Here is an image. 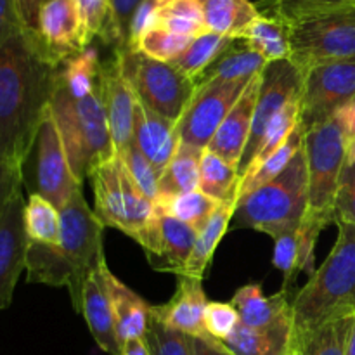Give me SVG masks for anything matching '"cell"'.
<instances>
[{"label": "cell", "instance_id": "1", "mask_svg": "<svg viewBox=\"0 0 355 355\" xmlns=\"http://www.w3.org/2000/svg\"><path fill=\"white\" fill-rule=\"evenodd\" d=\"M58 68L35 31L19 30L0 45V159L19 170L51 107Z\"/></svg>", "mask_w": 355, "mask_h": 355}, {"label": "cell", "instance_id": "2", "mask_svg": "<svg viewBox=\"0 0 355 355\" xmlns=\"http://www.w3.org/2000/svg\"><path fill=\"white\" fill-rule=\"evenodd\" d=\"M59 245H38L28 241L26 281L68 288L71 304L82 312L83 284L90 272L106 260L103 246L104 225L83 198L80 187L61 208Z\"/></svg>", "mask_w": 355, "mask_h": 355}, {"label": "cell", "instance_id": "3", "mask_svg": "<svg viewBox=\"0 0 355 355\" xmlns=\"http://www.w3.org/2000/svg\"><path fill=\"white\" fill-rule=\"evenodd\" d=\"M335 224L338 238L331 253L291 302L293 336L338 319H355V225Z\"/></svg>", "mask_w": 355, "mask_h": 355}, {"label": "cell", "instance_id": "4", "mask_svg": "<svg viewBox=\"0 0 355 355\" xmlns=\"http://www.w3.org/2000/svg\"><path fill=\"white\" fill-rule=\"evenodd\" d=\"M51 111L61 134L69 166L83 184L90 170L116 155L101 85L85 97H73L54 83Z\"/></svg>", "mask_w": 355, "mask_h": 355}, {"label": "cell", "instance_id": "5", "mask_svg": "<svg viewBox=\"0 0 355 355\" xmlns=\"http://www.w3.org/2000/svg\"><path fill=\"white\" fill-rule=\"evenodd\" d=\"M307 205V158L302 149L281 175L239 201L232 224L236 229H255L276 239L300 225Z\"/></svg>", "mask_w": 355, "mask_h": 355}, {"label": "cell", "instance_id": "6", "mask_svg": "<svg viewBox=\"0 0 355 355\" xmlns=\"http://www.w3.org/2000/svg\"><path fill=\"white\" fill-rule=\"evenodd\" d=\"M347 142L349 139L335 116L305 130L309 205L304 217L324 227L336 222L335 203L347 162Z\"/></svg>", "mask_w": 355, "mask_h": 355}, {"label": "cell", "instance_id": "7", "mask_svg": "<svg viewBox=\"0 0 355 355\" xmlns=\"http://www.w3.org/2000/svg\"><path fill=\"white\" fill-rule=\"evenodd\" d=\"M94 193V214L104 227L137 238L155 215V203L135 184L118 155L99 163L89 177Z\"/></svg>", "mask_w": 355, "mask_h": 355}, {"label": "cell", "instance_id": "8", "mask_svg": "<svg viewBox=\"0 0 355 355\" xmlns=\"http://www.w3.org/2000/svg\"><path fill=\"white\" fill-rule=\"evenodd\" d=\"M114 54L139 103L168 120L179 121L196 90L193 80L168 62L155 61L139 51L116 49Z\"/></svg>", "mask_w": 355, "mask_h": 355}, {"label": "cell", "instance_id": "9", "mask_svg": "<svg viewBox=\"0 0 355 355\" xmlns=\"http://www.w3.org/2000/svg\"><path fill=\"white\" fill-rule=\"evenodd\" d=\"M23 184H26L30 194H40L58 210H61L83 186L76 180L69 166L51 107L42 120L33 148L23 166Z\"/></svg>", "mask_w": 355, "mask_h": 355}, {"label": "cell", "instance_id": "10", "mask_svg": "<svg viewBox=\"0 0 355 355\" xmlns=\"http://www.w3.org/2000/svg\"><path fill=\"white\" fill-rule=\"evenodd\" d=\"M286 28L290 61L302 73L324 62L355 59V9Z\"/></svg>", "mask_w": 355, "mask_h": 355}, {"label": "cell", "instance_id": "11", "mask_svg": "<svg viewBox=\"0 0 355 355\" xmlns=\"http://www.w3.org/2000/svg\"><path fill=\"white\" fill-rule=\"evenodd\" d=\"M300 94V123L304 130L335 116L355 99V59L324 62L309 68Z\"/></svg>", "mask_w": 355, "mask_h": 355}, {"label": "cell", "instance_id": "12", "mask_svg": "<svg viewBox=\"0 0 355 355\" xmlns=\"http://www.w3.org/2000/svg\"><path fill=\"white\" fill-rule=\"evenodd\" d=\"M302 85H304V75L290 59L272 61L263 68L252 132H250L245 153H243V158L238 166L239 175L243 177L252 159L255 158L267 125L290 101L300 97Z\"/></svg>", "mask_w": 355, "mask_h": 355}, {"label": "cell", "instance_id": "13", "mask_svg": "<svg viewBox=\"0 0 355 355\" xmlns=\"http://www.w3.org/2000/svg\"><path fill=\"white\" fill-rule=\"evenodd\" d=\"M250 82L208 83L198 87L177 121L180 142L207 149L217 128L225 120Z\"/></svg>", "mask_w": 355, "mask_h": 355}, {"label": "cell", "instance_id": "14", "mask_svg": "<svg viewBox=\"0 0 355 355\" xmlns=\"http://www.w3.org/2000/svg\"><path fill=\"white\" fill-rule=\"evenodd\" d=\"M196 238L198 232L191 225L177 220L156 207L151 222L135 241L144 250L153 269L180 277L193 253Z\"/></svg>", "mask_w": 355, "mask_h": 355}, {"label": "cell", "instance_id": "15", "mask_svg": "<svg viewBox=\"0 0 355 355\" xmlns=\"http://www.w3.org/2000/svg\"><path fill=\"white\" fill-rule=\"evenodd\" d=\"M35 35L45 58L55 66L87 49L75 0H47L38 12Z\"/></svg>", "mask_w": 355, "mask_h": 355}, {"label": "cell", "instance_id": "16", "mask_svg": "<svg viewBox=\"0 0 355 355\" xmlns=\"http://www.w3.org/2000/svg\"><path fill=\"white\" fill-rule=\"evenodd\" d=\"M207 305L208 300L203 290V281L180 276L175 295L166 304L151 305L149 315L173 331L184 333L191 338L201 340L208 345L225 350V347L211 338L210 333L207 331L205 326Z\"/></svg>", "mask_w": 355, "mask_h": 355}, {"label": "cell", "instance_id": "17", "mask_svg": "<svg viewBox=\"0 0 355 355\" xmlns=\"http://www.w3.org/2000/svg\"><path fill=\"white\" fill-rule=\"evenodd\" d=\"M23 193L17 191L0 218V312L12 302L21 272L26 269L28 238L24 232Z\"/></svg>", "mask_w": 355, "mask_h": 355}, {"label": "cell", "instance_id": "18", "mask_svg": "<svg viewBox=\"0 0 355 355\" xmlns=\"http://www.w3.org/2000/svg\"><path fill=\"white\" fill-rule=\"evenodd\" d=\"M101 90H103V103L104 110H106L111 139H113L116 153H120L121 149H125L134 141V118L137 97L123 76L120 61H118V55L114 52L113 58L103 61Z\"/></svg>", "mask_w": 355, "mask_h": 355}, {"label": "cell", "instance_id": "19", "mask_svg": "<svg viewBox=\"0 0 355 355\" xmlns=\"http://www.w3.org/2000/svg\"><path fill=\"white\" fill-rule=\"evenodd\" d=\"M260 83H262V73L253 76L246 85L245 92L232 106L225 120L217 128L215 135L211 137L207 151L214 153L218 158L227 162L229 165L238 168L239 162L245 153L246 142H248L250 132H252L253 114H255L257 99H259Z\"/></svg>", "mask_w": 355, "mask_h": 355}, {"label": "cell", "instance_id": "20", "mask_svg": "<svg viewBox=\"0 0 355 355\" xmlns=\"http://www.w3.org/2000/svg\"><path fill=\"white\" fill-rule=\"evenodd\" d=\"M107 263L104 260L83 284L82 314L85 318L90 335L99 349L107 355H121V345L118 342L116 324H114L113 305L106 284Z\"/></svg>", "mask_w": 355, "mask_h": 355}, {"label": "cell", "instance_id": "21", "mask_svg": "<svg viewBox=\"0 0 355 355\" xmlns=\"http://www.w3.org/2000/svg\"><path fill=\"white\" fill-rule=\"evenodd\" d=\"M134 142L151 163L158 177H162L180 144L177 121L155 113L137 101L134 118Z\"/></svg>", "mask_w": 355, "mask_h": 355}, {"label": "cell", "instance_id": "22", "mask_svg": "<svg viewBox=\"0 0 355 355\" xmlns=\"http://www.w3.org/2000/svg\"><path fill=\"white\" fill-rule=\"evenodd\" d=\"M290 290H281L279 293L266 297L260 283H250L239 288L232 297L231 304L238 311L239 319L250 328H269L283 321L293 319L291 314Z\"/></svg>", "mask_w": 355, "mask_h": 355}, {"label": "cell", "instance_id": "23", "mask_svg": "<svg viewBox=\"0 0 355 355\" xmlns=\"http://www.w3.org/2000/svg\"><path fill=\"white\" fill-rule=\"evenodd\" d=\"M106 284L110 300L113 305L114 324H116L118 342L123 347L130 340H141L146 336L149 324V309L151 305L142 300L134 290L121 283L116 276L106 270Z\"/></svg>", "mask_w": 355, "mask_h": 355}, {"label": "cell", "instance_id": "24", "mask_svg": "<svg viewBox=\"0 0 355 355\" xmlns=\"http://www.w3.org/2000/svg\"><path fill=\"white\" fill-rule=\"evenodd\" d=\"M293 340V319L269 328H250L239 322L222 345L231 355H288Z\"/></svg>", "mask_w": 355, "mask_h": 355}, {"label": "cell", "instance_id": "25", "mask_svg": "<svg viewBox=\"0 0 355 355\" xmlns=\"http://www.w3.org/2000/svg\"><path fill=\"white\" fill-rule=\"evenodd\" d=\"M269 64L266 59L248 47L243 40H236L220 58L211 62L200 76L193 80L194 89L208 83L250 82Z\"/></svg>", "mask_w": 355, "mask_h": 355}, {"label": "cell", "instance_id": "26", "mask_svg": "<svg viewBox=\"0 0 355 355\" xmlns=\"http://www.w3.org/2000/svg\"><path fill=\"white\" fill-rule=\"evenodd\" d=\"M236 208H238V201L236 200L224 201V203L218 205L217 210L208 218L207 225L198 232L193 253H191L189 260H187L182 276L203 281L205 270L210 266L218 243L222 241V238L227 232L232 217L236 214Z\"/></svg>", "mask_w": 355, "mask_h": 355}, {"label": "cell", "instance_id": "27", "mask_svg": "<svg viewBox=\"0 0 355 355\" xmlns=\"http://www.w3.org/2000/svg\"><path fill=\"white\" fill-rule=\"evenodd\" d=\"M200 6L208 31L236 40L260 16L250 0H200Z\"/></svg>", "mask_w": 355, "mask_h": 355}, {"label": "cell", "instance_id": "28", "mask_svg": "<svg viewBox=\"0 0 355 355\" xmlns=\"http://www.w3.org/2000/svg\"><path fill=\"white\" fill-rule=\"evenodd\" d=\"M260 14L274 17L286 26L355 9V0H257Z\"/></svg>", "mask_w": 355, "mask_h": 355}, {"label": "cell", "instance_id": "29", "mask_svg": "<svg viewBox=\"0 0 355 355\" xmlns=\"http://www.w3.org/2000/svg\"><path fill=\"white\" fill-rule=\"evenodd\" d=\"M203 153L205 149L180 142L168 166L159 177L158 200L200 189V165Z\"/></svg>", "mask_w": 355, "mask_h": 355}, {"label": "cell", "instance_id": "30", "mask_svg": "<svg viewBox=\"0 0 355 355\" xmlns=\"http://www.w3.org/2000/svg\"><path fill=\"white\" fill-rule=\"evenodd\" d=\"M252 51L262 55L267 62L290 59V35L286 24L274 17L260 14L239 37Z\"/></svg>", "mask_w": 355, "mask_h": 355}, {"label": "cell", "instance_id": "31", "mask_svg": "<svg viewBox=\"0 0 355 355\" xmlns=\"http://www.w3.org/2000/svg\"><path fill=\"white\" fill-rule=\"evenodd\" d=\"M355 319H338L293 336L291 352L297 355H345Z\"/></svg>", "mask_w": 355, "mask_h": 355}, {"label": "cell", "instance_id": "32", "mask_svg": "<svg viewBox=\"0 0 355 355\" xmlns=\"http://www.w3.org/2000/svg\"><path fill=\"white\" fill-rule=\"evenodd\" d=\"M239 184H241V175H239L238 168L205 149L200 165L201 193L218 203L232 200L238 201Z\"/></svg>", "mask_w": 355, "mask_h": 355}, {"label": "cell", "instance_id": "33", "mask_svg": "<svg viewBox=\"0 0 355 355\" xmlns=\"http://www.w3.org/2000/svg\"><path fill=\"white\" fill-rule=\"evenodd\" d=\"M304 142L305 130L304 127H302V123H298V127L295 128L293 134L288 137V141L284 142L274 155H270L255 172L246 173V175L243 177L238 191V203L243 198L248 196L250 193H253L255 189L266 186L267 182H270V180L276 179L277 175H281V173L284 172V168L291 163V159L297 156V153L304 149Z\"/></svg>", "mask_w": 355, "mask_h": 355}, {"label": "cell", "instance_id": "34", "mask_svg": "<svg viewBox=\"0 0 355 355\" xmlns=\"http://www.w3.org/2000/svg\"><path fill=\"white\" fill-rule=\"evenodd\" d=\"M236 42V38L224 37V35L214 33V31H207V33L200 35V37L193 38L189 47L170 64L182 73L186 78L194 80L200 76L211 62L217 61L229 47Z\"/></svg>", "mask_w": 355, "mask_h": 355}, {"label": "cell", "instance_id": "35", "mask_svg": "<svg viewBox=\"0 0 355 355\" xmlns=\"http://www.w3.org/2000/svg\"><path fill=\"white\" fill-rule=\"evenodd\" d=\"M24 232L30 243L55 246L61 241V211L42 198L30 194L24 205Z\"/></svg>", "mask_w": 355, "mask_h": 355}, {"label": "cell", "instance_id": "36", "mask_svg": "<svg viewBox=\"0 0 355 355\" xmlns=\"http://www.w3.org/2000/svg\"><path fill=\"white\" fill-rule=\"evenodd\" d=\"M298 123H300V97L290 101V103L270 120L266 132H263L259 151H257L255 158L252 159V163L248 165L246 172L243 173V177H245L246 173L255 172L270 155H274V153L288 141V137L293 134V130L298 127Z\"/></svg>", "mask_w": 355, "mask_h": 355}, {"label": "cell", "instance_id": "37", "mask_svg": "<svg viewBox=\"0 0 355 355\" xmlns=\"http://www.w3.org/2000/svg\"><path fill=\"white\" fill-rule=\"evenodd\" d=\"M155 205L162 211L172 215L173 218L191 225L194 231L200 232L207 225L208 218L211 217V214L217 210V207L220 203L208 198L207 194H203L198 189L193 191V193L162 198Z\"/></svg>", "mask_w": 355, "mask_h": 355}, {"label": "cell", "instance_id": "38", "mask_svg": "<svg viewBox=\"0 0 355 355\" xmlns=\"http://www.w3.org/2000/svg\"><path fill=\"white\" fill-rule=\"evenodd\" d=\"M156 26L191 38L208 31L200 0H166L159 9Z\"/></svg>", "mask_w": 355, "mask_h": 355}, {"label": "cell", "instance_id": "39", "mask_svg": "<svg viewBox=\"0 0 355 355\" xmlns=\"http://www.w3.org/2000/svg\"><path fill=\"white\" fill-rule=\"evenodd\" d=\"M82 24L83 42L89 47L94 38H99L104 45L114 49L113 14L110 0H75Z\"/></svg>", "mask_w": 355, "mask_h": 355}, {"label": "cell", "instance_id": "40", "mask_svg": "<svg viewBox=\"0 0 355 355\" xmlns=\"http://www.w3.org/2000/svg\"><path fill=\"white\" fill-rule=\"evenodd\" d=\"M191 42H193L191 37H184V35H177L155 26L141 38L137 51L148 55V58L155 59V61L168 62L170 64L189 47Z\"/></svg>", "mask_w": 355, "mask_h": 355}, {"label": "cell", "instance_id": "41", "mask_svg": "<svg viewBox=\"0 0 355 355\" xmlns=\"http://www.w3.org/2000/svg\"><path fill=\"white\" fill-rule=\"evenodd\" d=\"M144 340L151 355H194L191 336L166 328L151 315Z\"/></svg>", "mask_w": 355, "mask_h": 355}, {"label": "cell", "instance_id": "42", "mask_svg": "<svg viewBox=\"0 0 355 355\" xmlns=\"http://www.w3.org/2000/svg\"><path fill=\"white\" fill-rule=\"evenodd\" d=\"M121 158V162L127 166L128 173L132 175V179L135 180L139 187H141L142 193L156 203L159 196V177L158 173L155 172L151 163L148 162L144 155L141 153V149L137 148L134 141L127 146L125 149H121L120 153H116Z\"/></svg>", "mask_w": 355, "mask_h": 355}, {"label": "cell", "instance_id": "43", "mask_svg": "<svg viewBox=\"0 0 355 355\" xmlns=\"http://www.w3.org/2000/svg\"><path fill=\"white\" fill-rule=\"evenodd\" d=\"M298 227L290 229L274 239L272 263L276 269L283 272V290H290L293 286L300 270V246H298Z\"/></svg>", "mask_w": 355, "mask_h": 355}, {"label": "cell", "instance_id": "44", "mask_svg": "<svg viewBox=\"0 0 355 355\" xmlns=\"http://www.w3.org/2000/svg\"><path fill=\"white\" fill-rule=\"evenodd\" d=\"M239 322L241 319L234 305L225 302H208L205 311V326L211 338L217 340L218 343H224L234 333Z\"/></svg>", "mask_w": 355, "mask_h": 355}, {"label": "cell", "instance_id": "45", "mask_svg": "<svg viewBox=\"0 0 355 355\" xmlns=\"http://www.w3.org/2000/svg\"><path fill=\"white\" fill-rule=\"evenodd\" d=\"M166 0H142L141 6L135 9L134 16H132L130 26H128V37H127V47L128 51H137V45L141 38L148 33L151 28L156 26L158 21V14L162 6Z\"/></svg>", "mask_w": 355, "mask_h": 355}, {"label": "cell", "instance_id": "46", "mask_svg": "<svg viewBox=\"0 0 355 355\" xmlns=\"http://www.w3.org/2000/svg\"><path fill=\"white\" fill-rule=\"evenodd\" d=\"M336 220L355 225V163L345 162L335 203Z\"/></svg>", "mask_w": 355, "mask_h": 355}, {"label": "cell", "instance_id": "47", "mask_svg": "<svg viewBox=\"0 0 355 355\" xmlns=\"http://www.w3.org/2000/svg\"><path fill=\"white\" fill-rule=\"evenodd\" d=\"M111 2V14H113V37H114V49L127 47L128 26H130L132 16L135 9L141 6L142 0H110Z\"/></svg>", "mask_w": 355, "mask_h": 355}, {"label": "cell", "instance_id": "48", "mask_svg": "<svg viewBox=\"0 0 355 355\" xmlns=\"http://www.w3.org/2000/svg\"><path fill=\"white\" fill-rule=\"evenodd\" d=\"M23 187V170L0 159V218L14 194Z\"/></svg>", "mask_w": 355, "mask_h": 355}, {"label": "cell", "instance_id": "49", "mask_svg": "<svg viewBox=\"0 0 355 355\" xmlns=\"http://www.w3.org/2000/svg\"><path fill=\"white\" fill-rule=\"evenodd\" d=\"M19 30L23 26L17 16L16 0H0V45Z\"/></svg>", "mask_w": 355, "mask_h": 355}, {"label": "cell", "instance_id": "50", "mask_svg": "<svg viewBox=\"0 0 355 355\" xmlns=\"http://www.w3.org/2000/svg\"><path fill=\"white\" fill-rule=\"evenodd\" d=\"M47 0H16L17 16H19L21 26L26 31L37 30L38 12Z\"/></svg>", "mask_w": 355, "mask_h": 355}, {"label": "cell", "instance_id": "51", "mask_svg": "<svg viewBox=\"0 0 355 355\" xmlns=\"http://www.w3.org/2000/svg\"><path fill=\"white\" fill-rule=\"evenodd\" d=\"M335 120L338 121L340 127L345 132L347 139L354 137L355 135V99L347 103L345 106L340 107L335 113Z\"/></svg>", "mask_w": 355, "mask_h": 355}, {"label": "cell", "instance_id": "52", "mask_svg": "<svg viewBox=\"0 0 355 355\" xmlns=\"http://www.w3.org/2000/svg\"><path fill=\"white\" fill-rule=\"evenodd\" d=\"M121 355H151L149 354L148 345H146V340H130V342L125 343L121 347Z\"/></svg>", "mask_w": 355, "mask_h": 355}, {"label": "cell", "instance_id": "53", "mask_svg": "<svg viewBox=\"0 0 355 355\" xmlns=\"http://www.w3.org/2000/svg\"><path fill=\"white\" fill-rule=\"evenodd\" d=\"M193 350H194V355H231L227 350L211 347L208 345V343L201 342V340H196V338H193Z\"/></svg>", "mask_w": 355, "mask_h": 355}, {"label": "cell", "instance_id": "54", "mask_svg": "<svg viewBox=\"0 0 355 355\" xmlns=\"http://www.w3.org/2000/svg\"><path fill=\"white\" fill-rule=\"evenodd\" d=\"M347 162L355 163V135L347 142Z\"/></svg>", "mask_w": 355, "mask_h": 355}, {"label": "cell", "instance_id": "55", "mask_svg": "<svg viewBox=\"0 0 355 355\" xmlns=\"http://www.w3.org/2000/svg\"><path fill=\"white\" fill-rule=\"evenodd\" d=\"M345 355H355V321L352 326V331H350L349 343H347V354Z\"/></svg>", "mask_w": 355, "mask_h": 355}, {"label": "cell", "instance_id": "56", "mask_svg": "<svg viewBox=\"0 0 355 355\" xmlns=\"http://www.w3.org/2000/svg\"><path fill=\"white\" fill-rule=\"evenodd\" d=\"M288 355H297V354H295V352H290Z\"/></svg>", "mask_w": 355, "mask_h": 355}]
</instances>
